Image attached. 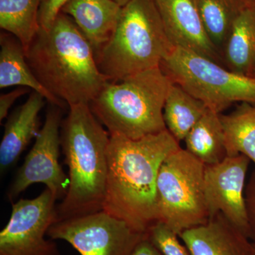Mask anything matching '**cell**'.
I'll return each mask as SVG.
<instances>
[{
	"mask_svg": "<svg viewBox=\"0 0 255 255\" xmlns=\"http://www.w3.org/2000/svg\"><path fill=\"white\" fill-rule=\"evenodd\" d=\"M180 147L167 130L135 140L110 135L103 211L147 233L159 220L156 186L159 167Z\"/></svg>",
	"mask_w": 255,
	"mask_h": 255,
	"instance_id": "obj_1",
	"label": "cell"
},
{
	"mask_svg": "<svg viewBox=\"0 0 255 255\" xmlns=\"http://www.w3.org/2000/svg\"><path fill=\"white\" fill-rule=\"evenodd\" d=\"M25 53L38 81L68 107L90 105L110 82L100 71L91 45L63 13L49 29L40 28Z\"/></svg>",
	"mask_w": 255,
	"mask_h": 255,
	"instance_id": "obj_2",
	"label": "cell"
},
{
	"mask_svg": "<svg viewBox=\"0 0 255 255\" xmlns=\"http://www.w3.org/2000/svg\"><path fill=\"white\" fill-rule=\"evenodd\" d=\"M69 109L62 122L60 142L70 184L66 196L57 205L58 221L103 211L108 174L110 132L90 105Z\"/></svg>",
	"mask_w": 255,
	"mask_h": 255,
	"instance_id": "obj_3",
	"label": "cell"
},
{
	"mask_svg": "<svg viewBox=\"0 0 255 255\" xmlns=\"http://www.w3.org/2000/svg\"><path fill=\"white\" fill-rule=\"evenodd\" d=\"M172 82L160 67L109 82L90 107L110 135L141 138L167 130L163 110Z\"/></svg>",
	"mask_w": 255,
	"mask_h": 255,
	"instance_id": "obj_4",
	"label": "cell"
},
{
	"mask_svg": "<svg viewBox=\"0 0 255 255\" xmlns=\"http://www.w3.org/2000/svg\"><path fill=\"white\" fill-rule=\"evenodd\" d=\"M174 46L154 0H130L121 11L113 36L96 56L110 82L160 67Z\"/></svg>",
	"mask_w": 255,
	"mask_h": 255,
	"instance_id": "obj_5",
	"label": "cell"
},
{
	"mask_svg": "<svg viewBox=\"0 0 255 255\" xmlns=\"http://www.w3.org/2000/svg\"><path fill=\"white\" fill-rule=\"evenodd\" d=\"M160 68L172 83L216 113L236 102L255 105V78L233 73L194 52L174 46Z\"/></svg>",
	"mask_w": 255,
	"mask_h": 255,
	"instance_id": "obj_6",
	"label": "cell"
},
{
	"mask_svg": "<svg viewBox=\"0 0 255 255\" xmlns=\"http://www.w3.org/2000/svg\"><path fill=\"white\" fill-rule=\"evenodd\" d=\"M205 166L180 147L159 167L156 186L158 222L178 236L210 219L204 192Z\"/></svg>",
	"mask_w": 255,
	"mask_h": 255,
	"instance_id": "obj_7",
	"label": "cell"
},
{
	"mask_svg": "<svg viewBox=\"0 0 255 255\" xmlns=\"http://www.w3.org/2000/svg\"><path fill=\"white\" fill-rule=\"evenodd\" d=\"M47 236L67 242L80 255H131L146 233L101 211L56 221Z\"/></svg>",
	"mask_w": 255,
	"mask_h": 255,
	"instance_id": "obj_8",
	"label": "cell"
},
{
	"mask_svg": "<svg viewBox=\"0 0 255 255\" xmlns=\"http://www.w3.org/2000/svg\"><path fill=\"white\" fill-rule=\"evenodd\" d=\"M56 199L49 189L31 199L12 203L7 224L0 233V255H61L49 228L58 221Z\"/></svg>",
	"mask_w": 255,
	"mask_h": 255,
	"instance_id": "obj_9",
	"label": "cell"
},
{
	"mask_svg": "<svg viewBox=\"0 0 255 255\" xmlns=\"http://www.w3.org/2000/svg\"><path fill=\"white\" fill-rule=\"evenodd\" d=\"M63 110L50 105L43 127L10 185L7 192L10 201L38 183L45 184L57 201L63 200L66 196L70 181L59 162Z\"/></svg>",
	"mask_w": 255,
	"mask_h": 255,
	"instance_id": "obj_10",
	"label": "cell"
},
{
	"mask_svg": "<svg viewBox=\"0 0 255 255\" xmlns=\"http://www.w3.org/2000/svg\"><path fill=\"white\" fill-rule=\"evenodd\" d=\"M251 162L244 155L227 156L219 163L206 165L204 171V192L210 219L221 214L249 238L245 193Z\"/></svg>",
	"mask_w": 255,
	"mask_h": 255,
	"instance_id": "obj_11",
	"label": "cell"
},
{
	"mask_svg": "<svg viewBox=\"0 0 255 255\" xmlns=\"http://www.w3.org/2000/svg\"><path fill=\"white\" fill-rule=\"evenodd\" d=\"M174 46L190 50L223 65L210 40L194 0H154Z\"/></svg>",
	"mask_w": 255,
	"mask_h": 255,
	"instance_id": "obj_12",
	"label": "cell"
},
{
	"mask_svg": "<svg viewBox=\"0 0 255 255\" xmlns=\"http://www.w3.org/2000/svg\"><path fill=\"white\" fill-rule=\"evenodd\" d=\"M191 255H255L253 242L221 214L179 235Z\"/></svg>",
	"mask_w": 255,
	"mask_h": 255,
	"instance_id": "obj_13",
	"label": "cell"
},
{
	"mask_svg": "<svg viewBox=\"0 0 255 255\" xmlns=\"http://www.w3.org/2000/svg\"><path fill=\"white\" fill-rule=\"evenodd\" d=\"M45 97L33 91L22 105L8 117L0 143L1 174L16 163L20 155L40 130L39 114L45 105Z\"/></svg>",
	"mask_w": 255,
	"mask_h": 255,
	"instance_id": "obj_14",
	"label": "cell"
},
{
	"mask_svg": "<svg viewBox=\"0 0 255 255\" xmlns=\"http://www.w3.org/2000/svg\"><path fill=\"white\" fill-rule=\"evenodd\" d=\"M122 9L112 0H68L61 12L73 20L96 57L113 36Z\"/></svg>",
	"mask_w": 255,
	"mask_h": 255,
	"instance_id": "obj_15",
	"label": "cell"
},
{
	"mask_svg": "<svg viewBox=\"0 0 255 255\" xmlns=\"http://www.w3.org/2000/svg\"><path fill=\"white\" fill-rule=\"evenodd\" d=\"M0 88L27 87L41 94L50 105L65 108L66 104L52 95L38 81L26 58L21 42L7 32L0 35Z\"/></svg>",
	"mask_w": 255,
	"mask_h": 255,
	"instance_id": "obj_16",
	"label": "cell"
},
{
	"mask_svg": "<svg viewBox=\"0 0 255 255\" xmlns=\"http://www.w3.org/2000/svg\"><path fill=\"white\" fill-rule=\"evenodd\" d=\"M225 68L255 78V6L243 8L221 53Z\"/></svg>",
	"mask_w": 255,
	"mask_h": 255,
	"instance_id": "obj_17",
	"label": "cell"
},
{
	"mask_svg": "<svg viewBox=\"0 0 255 255\" xmlns=\"http://www.w3.org/2000/svg\"><path fill=\"white\" fill-rule=\"evenodd\" d=\"M209 108L182 87L172 83L164 102L163 117L167 130L180 143Z\"/></svg>",
	"mask_w": 255,
	"mask_h": 255,
	"instance_id": "obj_18",
	"label": "cell"
},
{
	"mask_svg": "<svg viewBox=\"0 0 255 255\" xmlns=\"http://www.w3.org/2000/svg\"><path fill=\"white\" fill-rule=\"evenodd\" d=\"M220 114L208 110L184 140L186 150L205 165L219 163L227 157Z\"/></svg>",
	"mask_w": 255,
	"mask_h": 255,
	"instance_id": "obj_19",
	"label": "cell"
},
{
	"mask_svg": "<svg viewBox=\"0 0 255 255\" xmlns=\"http://www.w3.org/2000/svg\"><path fill=\"white\" fill-rule=\"evenodd\" d=\"M220 117L227 156L246 155L255 165V105L243 102Z\"/></svg>",
	"mask_w": 255,
	"mask_h": 255,
	"instance_id": "obj_20",
	"label": "cell"
},
{
	"mask_svg": "<svg viewBox=\"0 0 255 255\" xmlns=\"http://www.w3.org/2000/svg\"><path fill=\"white\" fill-rule=\"evenodd\" d=\"M41 0H0V27L21 42L25 51L39 31Z\"/></svg>",
	"mask_w": 255,
	"mask_h": 255,
	"instance_id": "obj_21",
	"label": "cell"
},
{
	"mask_svg": "<svg viewBox=\"0 0 255 255\" xmlns=\"http://www.w3.org/2000/svg\"><path fill=\"white\" fill-rule=\"evenodd\" d=\"M194 1L206 33L221 55L235 20L243 8L236 0H194Z\"/></svg>",
	"mask_w": 255,
	"mask_h": 255,
	"instance_id": "obj_22",
	"label": "cell"
},
{
	"mask_svg": "<svg viewBox=\"0 0 255 255\" xmlns=\"http://www.w3.org/2000/svg\"><path fill=\"white\" fill-rule=\"evenodd\" d=\"M147 237L164 255H191L179 236L161 222L147 230Z\"/></svg>",
	"mask_w": 255,
	"mask_h": 255,
	"instance_id": "obj_23",
	"label": "cell"
},
{
	"mask_svg": "<svg viewBox=\"0 0 255 255\" xmlns=\"http://www.w3.org/2000/svg\"><path fill=\"white\" fill-rule=\"evenodd\" d=\"M68 0H41L39 10L40 27L48 30L61 13L64 5Z\"/></svg>",
	"mask_w": 255,
	"mask_h": 255,
	"instance_id": "obj_24",
	"label": "cell"
},
{
	"mask_svg": "<svg viewBox=\"0 0 255 255\" xmlns=\"http://www.w3.org/2000/svg\"><path fill=\"white\" fill-rule=\"evenodd\" d=\"M245 197L250 227V239L255 246V169L246 185Z\"/></svg>",
	"mask_w": 255,
	"mask_h": 255,
	"instance_id": "obj_25",
	"label": "cell"
},
{
	"mask_svg": "<svg viewBox=\"0 0 255 255\" xmlns=\"http://www.w3.org/2000/svg\"><path fill=\"white\" fill-rule=\"evenodd\" d=\"M30 92L27 87H18L12 91L0 96V122L7 117L10 108L19 97Z\"/></svg>",
	"mask_w": 255,
	"mask_h": 255,
	"instance_id": "obj_26",
	"label": "cell"
},
{
	"mask_svg": "<svg viewBox=\"0 0 255 255\" xmlns=\"http://www.w3.org/2000/svg\"><path fill=\"white\" fill-rule=\"evenodd\" d=\"M131 255H164L146 237L135 248Z\"/></svg>",
	"mask_w": 255,
	"mask_h": 255,
	"instance_id": "obj_27",
	"label": "cell"
},
{
	"mask_svg": "<svg viewBox=\"0 0 255 255\" xmlns=\"http://www.w3.org/2000/svg\"><path fill=\"white\" fill-rule=\"evenodd\" d=\"M242 7H251L255 6V0H236Z\"/></svg>",
	"mask_w": 255,
	"mask_h": 255,
	"instance_id": "obj_28",
	"label": "cell"
},
{
	"mask_svg": "<svg viewBox=\"0 0 255 255\" xmlns=\"http://www.w3.org/2000/svg\"><path fill=\"white\" fill-rule=\"evenodd\" d=\"M112 1L118 4L119 6H122V7H123V6L128 4L130 0H112Z\"/></svg>",
	"mask_w": 255,
	"mask_h": 255,
	"instance_id": "obj_29",
	"label": "cell"
},
{
	"mask_svg": "<svg viewBox=\"0 0 255 255\" xmlns=\"http://www.w3.org/2000/svg\"></svg>",
	"mask_w": 255,
	"mask_h": 255,
	"instance_id": "obj_30",
	"label": "cell"
}]
</instances>
